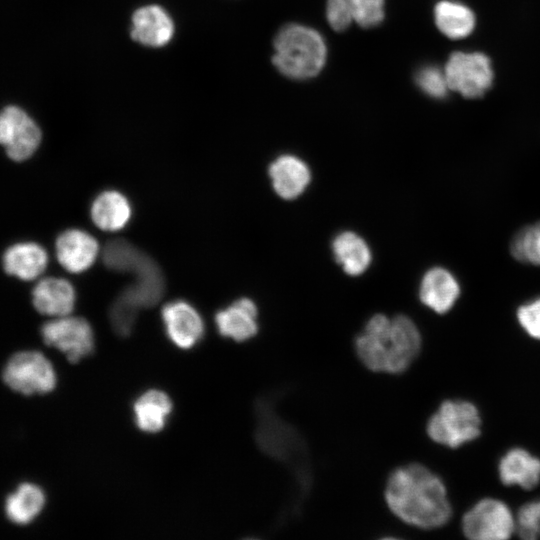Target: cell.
Returning a JSON list of instances; mask_svg holds the SVG:
<instances>
[{
    "label": "cell",
    "instance_id": "5",
    "mask_svg": "<svg viewBox=\"0 0 540 540\" xmlns=\"http://www.w3.org/2000/svg\"><path fill=\"white\" fill-rule=\"evenodd\" d=\"M3 380L12 390L25 395L48 393L56 384L51 363L37 351L13 355L3 370Z\"/></svg>",
    "mask_w": 540,
    "mask_h": 540
},
{
    "label": "cell",
    "instance_id": "18",
    "mask_svg": "<svg viewBox=\"0 0 540 540\" xmlns=\"http://www.w3.org/2000/svg\"><path fill=\"white\" fill-rule=\"evenodd\" d=\"M131 37L144 45H165L173 35V23L166 12L156 5L138 9L132 18Z\"/></svg>",
    "mask_w": 540,
    "mask_h": 540
},
{
    "label": "cell",
    "instance_id": "25",
    "mask_svg": "<svg viewBox=\"0 0 540 540\" xmlns=\"http://www.w3.org/2000/svg\"><path fill=\"white\" fill-rule=\"evenodd\" d=\"M44 503L43 491L34 484L25 483L8 496L5 502V513L11 522L25 525L40 513Z\"/></svg>",
    "mask_w": 540,
    "mask_h": 540
},
{
    "label": "cell",
    "instance_id": "6",
    "mask_svg": "<svg viewBox=\"0 0 540 540\" xmlns=\"http://www.w3.org/2000/svg\"><path fill=\"white\" fill-rule=\"evenodd\" d=\"M450 90L466 98L484 95L493 82L490 59L479 52H454L444 67Z\"/></svg>",
    "mask_w": 540,
    "mask_h": 540
},
{
    "label": "cell",
    "instance_id": "20",
    "mask_svg": "<svg viewBox=\"0 0 540 540\" xmlns=\"http://www.w3.org/2000/svg\"><path fill=\"white\" fill-rule=\"evenodd\" d=\"M499 476L505 485L532 489L540 481V459L522 448H513L500 460Z\"/></svg>",
    "mask_w": 540,
    "mask_h": 540
},
{
    "label": "cell",
    "instance_id": "2",
    "mask_svg": "<svg viewBox=\"0 0 540 540\" xmlns=\"http://www.w3.org/2000/svg\"><path fill=\"white\" fill-rule=\"evenodd\" d=\"M421 342L420 332L409 317L376 314L356 337L355 351L369 370L399 374L416 359Z\"/></svg>",
    "mask_w": 540,
    "mask_h": 540
},
{
    "label": "cell",
    "instance_id": "12",
    "mask_svg": "<svg viewBox=\"0 0 540 540\" xmlns=\"http://www.w3.org/2000/svg\"><path fill=\"white\" fill-rule=\"evenodd\" d=\"M98 248L95 238L79 229L66 230L56 240L57 259L72 273L88 269L96 259Z\"/></svg>",
    "mask_w": 540,
    "mask_h": 540
},
{
    "label": "cell",
    "instance_id": "16",
    "mask_svg": "<svg viewBox=\"0 0 540 540\" xmlns=\"http://www.w3.org/2000/svg\"><path fill=\"white\" fill-rule=\"evenodd\" d=\"M134 282L125 287L124 292L139 308L156 305L165 290L164 276L157 263L145 254L132 272Z\"/></svg>",
    "mask_w": 540,
    "mask_h": 540
},
{
    "label": "cell",
    "instance_id": "1",
    "mask_svg": "<svg viewBox=\"0 0 540 540\" xmlns=\"http://www.w3.org/2000/svg\"><path fill=\"white\" fill-rule=\"evenodd\" d=\"M385 500L395 516L421 529L439 528L452 515L444 483L419 463L401 466L390 474Z\"/></svg>",
    "mask_w": 540,
    "mask_h": 540
},
{
    "label": "cell",
    "instance_id": "15",
    "mask_svg": "<svg viewBox=\"0 0 540 540\" xmlns=\"http://www.w3.org/2000/svg\"><path fill=\"white\" fill-rule=\"evenodd\" d=\"M269 176L275 192L286 200L301 195L311 180L307 164L296 156L282 155L270 164Z\"/></svg>",
    "mask_w": 540,
    "mask_h": 540
},
{
    "label": "cell",
    "instance_id": "10",
    "mask_svg": "<svg viewBox=\"0 0 540 540\" xmlns=\"http://www.w3.org/2000/svg\"><path fill=\"white\" fill-rule=\"evenodd\" d=\"M258 417L257 438L263 451L271 457L288 462L293 457L303 455V444L296 430L264 408Z\"/></svg>",
    "mask_w": 540,
    "mask_h": 540
},
{
    "label": "cell",
    "instance_id": "23",
    "mask_svg": "<svg viewBox=\"0 0 540 540\" xmlns=\"http://www.w3.org/2000/svg\"><path fill=\"white\" fill-rule=\"evenodd\" d=\"M435 23L439 31L450 39H462L475 27L473 11L466 5L450 0L437 3L434 8Z\"/></svg>",
    "mask_w": 540,
    "mask_h": 540
},
{
    "label": "cell",
    "instance_id": "19",
    "mask_svg": "<svg viewBox=\"0 0 540 540\" xmlns=\"http://www.w3.org/2000/svg\"><path fill=\"white\" fill-rule=\"evenodd\" d=\"M47 263L46 251L32 242L14 244L3 255V267L6 273L22 280H32L40 276Z\"/></svg>",
    "mask_w": 540,
    "mask_h": 540
},
{
    "label": "cell",
    "instance_id": "30",
    "mask_svg": "<svg viewBox=\"0 0 540 540\" xmlns=\"http://www.w3.org/2000/svg\"><path fill=\"white\" fill-rule=\"evenodd\" d=\"M416 83L427 95L433 98H444L450 90L444 69L427 66L416 75Z\"/></svg>",
    "mask_w": 540,
    "mask_h": 540
},
{
    "label": "cell",
    "instance_id": "31",
    "mask_svg": "<svg viewBox=\"0 0 540 540\" xmlns=\"http://www.w3.org/2000/svg\"><path fill=\"white\" fill-rule=\"evenodd\" d=\"M383 17L384 0H354V21L360 26H376Z\"/></svg>",
    "mask_w": 540,
    "mask_h": 540
},
{
    "label": "cell",
    "instance_id": "24",
    "mask_svg": "<svg viewBox=\"0 0 540 540\" xmlns=\"http://www.w3.org/2000/svg\"><path fill=\"white\" fill-rule=\"evenodd\" d=\"M172 409L169 397L159 390H149L134 404L135 421L144 432L155 433L163 429Z\"/></svg>",
    "mask_w": 540,
    "mask_h": 540
},
{
    "label": "cell",
    "instance_id": "27",
    "mask_svg": "<svg viewBox=\"0 0 540 540\" xmlns=\"http://www.w3.org/2000/svg\"><path fill=\"white\" fill-rule=\"evenodd\" d=\"M511 254L518 261L540 266V222L524 227L514 236Z\"/></svg>",
    "mask_w": 540,
    "mask_h": 540
},
{
    "label": "cell",
    "instance_id": "9",
    "mask_svg": "<svg viewBox=\"0 0 540 540\" xmlns=\"http://www.w3.org/2000/svg\"><path fill=\"white\" fill-rule=\"evenodd\" d=\"M41 133L34 121L20 108L6 107L0 118V140L7 155L15 161L29 158L37 149Z\"/></svg>",
    "mask_w": 540,
    "mask_h": 540
},
{
    "label": "cell",
    "instance_id": "33",
    "mask_svg": "<svg viewBox=\"0 0 540 540\" xmlns=\"http://www.w3.org/2000/svg\"><path fill=\"white\" fill-rule=\"evenodd\" d=\"M517 319L528 335L540 340V297L520 306Z\"/></svg>",
    "mask_w": 540,
    "mask_h": 540
},
{
    "label": "cell",
    "instance_id": "7",
    "mask_svg": "<svg viewBox=\"0 0 540 540\" xmlns=\"http://www.w3.org/2000/svg\"><path fill=\"white\" fill-rule=\"evenodd\" d=\"M462 531L472 540H505L515 532V517L504 502L485 498L463 515Z\"/></svg>",
    "mask_w": 540,
    "mask_h": 540
},
{
    "label": "cell",
    "instance_id": "21",
    "mask_svg": "<svg viewBox=\"0 0 540 540\" xmlns=\"http://www.w3.org/2000/svg\"><path fill=\"white\" fill-rule=\"evenodd\" d=\"M130 216L131 207L128 200L117 191H105L92 203V220L104 231L120 230L127 224Z\"/></svg>",
    "mask_w": 540,
    "mask_h": 540
},
{
    "label": "cell",
    "instance_id": "4",
    "mask_svg": "<svg viewBox=\"0 0 540 540\" xmlns=\"http://www.w3.org/2000/svg\"><path fill=\"white\" fill-rule=\"evenodd\" d=\"M481 418L474 404L464 400L444 401L427 423V434L450 448L472 441L480 434Z\"/></svg>",
    "mask_w": 540,
    "mask_h": 540
},
{
    "label": "cell",
    "instance_id": "3",
    "mask_svg": "<svg viewBox=\"0 0 540 540\" xmlns=\"http://www.w3.org/2000/svg\"><path fill=\"white\" fill-rule=\"evenodd\" d=\"M273 63L284 75L306 79L317 75L326 59V46L315 30L289 24L283 27L274 40Z\"/></svg>",
    "mask_w": 540,
    "mask_h": 540
},
{
    "label": "cell",
    "instance_id": "26",
    "mask_svg": "<svg viewBox=\"0 0 540 540\" xmlns=\"http://www.w3.org/2000/svg\"><path fill=\"white\" fill-rule=\"evenodd\" d=\"M145 253L124 239H113L106 243L102 259L110 270L132 273Z\"/></svg>",
    "mask_w": 540,
    "mask_h": 540
},
{
    "label": "cell",
    "instance_id": "14",
    "mask_svg": "<svg viewBox=\"0 0 540 540\" xmlns=\"http://www.w3.org/2000/svg\"><path fill=\"white\" fill-rule=\"evenodd\" d=\"M219 333L237 342L251 339L258 332L257 307L249 298H241L217 312Z\"/></svg>",
    "mask_w": 540,
    "mask_h": 540
},
{
    "label": "cell",
    "instance_id": "28",
    "mask_svg": "<svg viewBox=\"0 0 540 540\" xmlns=\"http://www.w3.org/2000/svg\"><path fill=\"white\" fill-rule=\"evenodd\" d=\"M140 308L121 291L113 302L109 317L114 331L120 336H127L135 323Z\"/></svg>",
    "mask_w": 540,
    "mask_h": 540
},
{
    "label": "cell",
    "instance_id": "32",
    "mask_svg": "<svg viewBox=\"0 0 540 540\" xmlns=\"http://www.w3.org/2000/svg\"><path fill=\"white\" fill-rule=\"evenodd\" d=\"M326 15L334 30L346 29L354 21V0H328Z\"/></svg>",
    "mask_w": 540,
    "mask_h": 540
},
{
    "label": "cell",
    "instance_id": "22",
    "mask_svg": "<svg viewBox=\"0 0 540 540\" xmlns=\"http://www.w3.org/2000/svg\"><path fill=\"white\" fill-rule=\"evenodd\" d=\"M332 250L336 261L351 276L362 274L371 262L367 243L351 231L338 234L333 240Z\"/></svg>",
    "mask_w": 540,
    "mask_h": 540
},
{
    "label": "cell",
    "instance_id": "11",
    "mask_svg": "<svg viewBox=\"0 0 540 540\" xmlns=\"http://www.w3.org/2000/svg\"><path fill=\"white\" fill-rule=\"evenodd\" d=\"M162 319L168 337L180 348L193 347L203 336L200 314L185 301L167 303L162 309Z\"/></svg>",
    "mask_w": 540,
    "mask_h": 540
},
{
    "label": "cell",
    "instance_id": "17",
    "mask_svg": "<svg viewBox=\"0 0 540 540\" xmlns=\"http://www.w3.org/2000/svg\"><path fill=\"white\" fill-rule=\"evenodd\" d=\"M32 300L38 312L62 317L73 310L75 291L71 283L65 279L44 278L33 288Z\"/></svg>",
    "mask_w": 540,
    "mask_h": 540
},
{
    "label": "cell",
    "instance_id": "13",
    "mask_svg": "<svg viewBox=\"0 0 540 540\" xmlns=\"http://www.w3.org/2000/svg\"><path fill=\"white\" fill-rule=\"evenodd\" d=\"M460 295L455 276L445 268L434 267L422 277L419 287L421 302L438 314L448 312Z\"/></svg>",
    "mask_w": 540,
    "mask_h": 540
},
{
    "label": "cell",
    "instance_id": "8",
    "mask_svg": "<svg viewBox=\"0 0 540 540\" xmlns=\"http://www.w3.org/2000/svg\"><path fill=\"white\" fill-rule=\"evenodd\" d=\"M44 342L63 352L71 363L88 356L94 348L90 324L81 317L62 316L41 327Z\"/></svg>",
    "mask_w": 540,
    "mask_h": 540
},
{
    "label": "cell",
    "instance_id": "29",
    "mask_svg": "<svg viewBox=\"0 0 540 540\" xmlns=\"http://www.w3.org/2000/svg\"><path fill=\"white\" fill-rule=\"evenodd\" d=\"M515 532L525 540L540 537V500L521 506L515 516Z\"/></svg>",
    "mask_w": 540,
    "mask_h": 540
}]
</instances>
